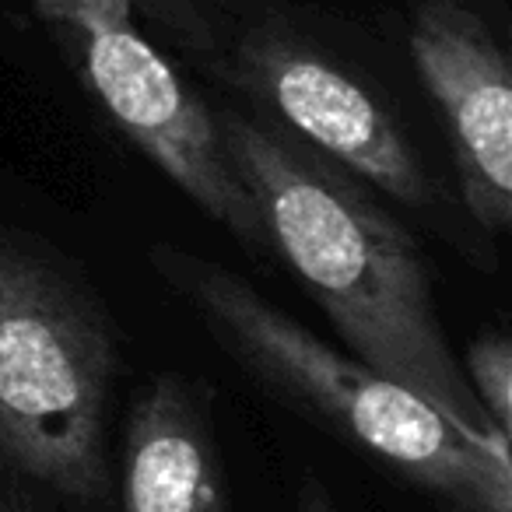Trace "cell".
Instances as JSON below:
<instances>
[{"label": "cell", "instance_id": "cell-1", "mask_svg": "<svg viewBox=\"0 0 512 512\" xmlns=\"http://www.w3.org/2000/svg\"><path fill=\"white\" fill-rule=\"evenodd\" d=\"M218 134L264 221L267 246L306 285L344 348L467 435L509 453V435L495 428L449 351L432 271L414 235L306 144L242 113H221Z\"/></svg>", "mask_w": 512, "mask_h": 512}, {"label": "cell", "instance_id": "cell-2", "mask_svg": "<svg viewBox=\"0 0 512 512\" xmlns=\"http://www.w3.org/2000/svg\"><path fill=\"white\" fill-rule=\"evenodd\" d=\"M158 271L256 383L393 467L446 512H512V453L467 435L407 386L330 348L239 274L186 253H158Z\"/></svg>", "mask_w": 512, "mask_h": 512}, {"label": "cell", "instance_id": "cell-3", "mask_svg": "<svg viewBox=\"0 0 512 512\" xmlns=\"http://www.w3.org/2000/svg\"><path fill=\"white\" fill-rule=\"evenodd\" d=\"M116 337L99 299L36 242L0 232V467L78 509L109 495Z\"/></svg>", "mask_w": 512, "mask_h": 512}, {"label": "cell", "instance_id": "cell-4", "mask_svg": "<svg viewBox=\"0 0 512 512\" xmlns=\"http://www.w3.org/2000/svg\"><path fill=\"white\" fill-rule=\"evenodd\" d=\"M113 123L242 246L264 249V221L235 179L218 120L134 22L92 29L64 46Z\"/></svg>", "mask_w": 512, "mask_h": 512}, {"label": "cell", "instance_id": "cell-5", "mask_svg": "<svg viewBox=\"0 0 512 512\" xmlns=\"http://www.w3.org/2000/svg\"><path fill=\"white\" fill-rule=\"evenodd\" d=\"M411 57L449 130L460 197L484 232L512 221V71L488 25L463 0H425Z\"/></svg>", "mask_w": 512, "mask_h": 512}, {"label": "cell", "instance_id": "cell-6", "mask_svg": "<svg viewBox=\"0 0 512 512\" xmlns=\"http://www.w3.org/2000/svg\"><path fill=\"white\" fill-rule=\"evenodd\" d=\"M242 74L295 134L327 151L348 172L414 211L432 204V183L407 137L341 67L292 39L264 36L246 46Z\"/></svg>", "mask_w": 512, "mask_h": 512}, {"label": "cell", "instance_id": "cell-7", "mask_svg": "<svg viewBox=\"0 0 512 512\" xmlns=\"http://www.w3.org/2000/svg\"><path fill=\"white\" fill-rule=\"evenodd\" d=\"M116 491L120 512H228L207 407L176 372L137 393Z\"/></svg>", "mask_w": 512, "mask_h": 512}, {"label": "cell", "instance_id": "cell-8", "mask_svg": "<svg viewBox=\"0 0 512 512\" xmlns=\"http://www.w3.org/2000/svg\"><path fill=\"white\" fill-rule=\"evenodd\" d=\"M467 376L474 397L502 435L512 432V344L505 334H484L467 351Z\"/></svg>", "mask_w": 512, "mask_h": 512}, {"label": "cell", "instance_id": "cell-9", "mask_svg": "<svg viewBox=\"0 0 512 512\" xmlns=\"http://www.w3.org/2000/svg\"><path fill=\"white\" fill-rule=\"evenodd\" d=\"M36 15L57 32L60 46L74 43L92 29L134 22L130 0H29Z\"/></svg>", "mask_w": 512, "mask_h": 512}, {"label": "cell", "instance_id": "cell-10", "mask_svg": "<svg viewBox=\"0 0 512 512\" xmlns=\"http://www.w3.org/2000/svg\"><path fill=\"white\" fill-rule=\"evenodd\" d=\"M0 512H43L36 498L22 488V481H0Z\"/></svg>", "mask_w": 512, "mask_h": 512}, {"label": "cell", "instance_id": "cell-11", "mask_svg": "<svg viewBox=\"0 0 512 512\" xmlns=\"http://www.w3.org/2000/svg\"><path fill=\"white\" fill-rule=\"evenodd\" d=\"M299 512H341L334 505V498L323 491L320 481H309L306 488H302V502H299Z\"/></svg>", "mask_w": 512, "mask_h": 512}]
</instances>
